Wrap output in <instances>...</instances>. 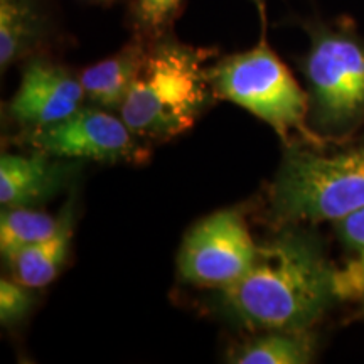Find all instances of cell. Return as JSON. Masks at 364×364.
<instances>
[{
  "label": "cell",
  "instance_id": "obj_13",
  "mask_svg": "<svg viewBox=\"0 0 364 364\" xmlns=\"http://www.w3.org/2000/svg\"><path fill=\"white\" fill-rule=\"evenodd\" d=\"M39 16L31 0H0V66H9L33 49L39 36Z\"/></svg>",
  "mask_w": 364,
  "mask_h": 364
},
{
  "label": "cell",
  "instance_id": "obj_10",
  "mask_svg": "<svg viewBox=\"0 0 364 364\" xmlns=\"http://www.w3.org/2000/svg\"><path fill=\"white\" fill-rule=\"evenodd\" d=\"M147 51L142 44L125 46L122 51L81 71L85 98L95 107L118 112L134 88Z\"/></svg>",
  "mask_w": 364,
  "mask_h": 364
},
{
  "label": "cell",
  "instance_id": "obj_2",
  "mask_svg": "<svg viewBox=\"0 0 364 364\" xmlns=\"http://www.w3.org/2000/svg\"><path fill=\"white\" fill-rule=\"evenodd\" d=\"M364 208V139L322 152L289 144L270 188V215L280 226L339 221Z\"/></svg>",
  "mask_w": 364,
  "mask_h": 364
},
{
  "label": "cell",
  "instance_id": "obj_17",
  "mask_svg": "<svg viewBox=\"0 0 364 364\" xmlns=\"http://www.w3.org/2000/svg\"><path fill=\"white\" fill-rule=\"evenodd\" d=\"M182 0H139L136 21L147 31H159L169 24Z\"/></svg>",
  "mask_w": 364,
  "mask_h": 364
},
{
  "label": "cell",
  "instance_id": "obj_15",
  "mask_svg": "<svg viewBox=\"0 0 364 364\" xmlns=\"http://www.w3.org/2000/svg\"><path fill=\"white\" fill-rule=\"evenodd\" d=\"M336 235L343 245L349 262L339 270L341 299L364 297V208L336 221Z\"/></svg>",
  "mask_w": 364,
  "mask_h": 364
},
{
  "label": "cell",
  "instance_id": "obj_3",
  "mask_svg": "<svg viewBox=\"0 0 364 364\" xmlns=\"http://www.w3.org/2000/svg\"><path fill=\"white\" fill-rule=\"evenodd\" d=\"M208 53L166 43L147 53L134 88L118 110L145 140H171L193 129L213 97Z\"/></svg>",
  "mask_w": 364,
  "mask_h": 364
},
{
  "label": "cell",
  "instance_id": "obj_7",
  "mask_svg": "<svg viewBox=\"0 0 364 364\" xmlns=\"http://www.w3.org/2000/svg\"><path fill=\"white\" fill-rule=\"evenodd\" d=\"M255 243L243 211L223 209L213 213L186 235L179 252V277L203 289H226L255 263Z\"/></svg>",
  "mask_w": 364,
  "mask_h": 364
},
{
  "label": "cell",
  "instance_id": "obj_11",
  "mask_svg": "<svg viewBox=\"0 0 364 364\" xmlns=\"http://www.w3.org/2000/svg\"><path fill=\"white\" fill-rule=\"evenodd\" d=\"M75 226V199L66 203L59 215L58 230L51 236L31 245L7 260L12 279L29 289H43L56 279L71 248Z\"/></svg>",
  "mask_w": 364,
  "mask_h": 364
},
{
  "label": "cell",
  "instance_id": "obj_12",
  "mask_svg": "<svg viewBox=\"0 0 364 364\" xmlns=\"http://www.w3.org/2000/svg\"><path fill=\"white\" fill-rule=\"evenodd\" d=\"M317 339L309 331H260L235 346L228 363L235 364H306L316 358Z\"/></svg>",
  "mask_w": 364,
  "mask_h": 364
},
{
  "label": "cell",
  "instance_id": "obj_14",
  "mask_svg": "<svg viewBox=\"0 0 364 364\" xmlns=\"http://www.w3.org/2000/svg\"><path fill=\"white\" fill-rule=\"evenodd\" d=\"M59 216L39 211L36 206L2 208L0 215V252L11 260L14 255L39 243L58 230Z\"/></svg>",
  "mask_w": 364,
  "mask_h": 364
},
{
  "label": "cell",
  "instance_id": "obj_16",
  "mask_svg": "<svg viewBox=\"0 0 364 364\" xmlns=\"http://www.w3.org/2000/svg\"><path fill=\"white\" fill-rule=\"evenodd\" d=\"M34 289L14 279L0 280V322L4 327L19 326L34 307Z\"/></svg>",
  "mask_w": 364,
  "mask_h": 364
},
{
  "label": "cell",
  "instance_id": "obj_18",
  "mask_svg": "<svg viewBox=\"0 0 364 364\" xmlns=\"http://www.w3.org/2000/svg\"><path fill=\"white\" fill-rule=\"evenodd\" d=\"M359 302H361V306H363V312H364V297H363L361 300H359Z\"/></svg>",
  "mask_w": 364,
  "mask_h": 364
},
{
  "label": "cell",
  "instance_id": "obj_1",
  "mask_svg": "<svg viewBox=\"0 0 364 364\" xmlns=\"http://www.w3.org/2000/svg\"><path fill=\"white\" fill-rule=\"evenodd\" d=\"M339 299V270L322 243L300 225H290L258 245L252 268L218 290L216 304L245 329L309 331Z\"/></svg>",
  "mask_w": 364,
  "mask_h": 364
},
{
  "label": "cell",
  "instance_id": "obj_5",
  "mask_svg": "<svg viewBox=\"0 0 364 364\" xmlns=\"http://www.w3.org/2000/svg\"><path fill=\"white\" fill-rule=\"evenodd\" d=\"M208 81L213 98L245 108L270 125L287 145L297 135L306 144L324 147L309 127L307 91L265 41L223 58L208 70Z\"/></svg>",
  "mask_w": 364,
  "mask_h": 364
},
{
  "label": "cell",
  "instance_id": "obj_9",
  "mask_svg": "<svg viewBox=\"0 0 364 364\" xmlns=\"http://www.w3.org/2000/svg\"><path fill=\"white\" fill-rule=\"evenodd\" d=\"M73 164L34 152L29 156L2 154L0 204L2 208L39 206L59 194L73 176Z\"/></svg>",
  "mask_w": 364,
  "mask_h": 364
},
{
  "label": "cell",
  "instance_id": "obj_8",
  "mask_svg": "<svg viewBox=\"0 0 364 364\" xmlns=\"http://www.w3.org/2000/svg\"><path fill=\"white\" fill-rule=\"evenodd\" d=\"M80 76L46 59H34L22 73L21 85L9 103L12 120L29 129L54 125L83 107Z\"/></svg>",
  "mask_w": 364,
  "mask_h": 364
},
{
  "label": "cell",
  "instance_id": "obj_4",
  "mask_svg": "<svg viewBox=\"0 0 364 364\" xmlns=\"http://www.w3.org/2000/svg\"><path fill=\"white\" fill-rule=\"evenodd\" d=\"M302 71L314 135L351 136L364 124V39L346 24L314 26Z\"/></svg>",
  "mask_w": 364,
  "mask_h": 364
},
{
  "label": "cell",
  "instance_id": "obj_6",
  "mask_svg": "<svg viewBox=\"0 0 364 364\" xmlns=\"http://www.w3.org/2000/svg\"><path fill=\"white\" fill-rule=\"evenodd\" d=\"M21 140L34 152L66 161L144 164L150 154L120 113L95 105L54 125L26 130Z\"/></svg>",
  "mask_w": 364,
  "mask_h": 364
},
{
  "label": "cell",
  "instance_id": "obj_19",
  "mask_svg": "<svg viewBox=\"0 0 364 364\" xmlns=\"http://www.w3.org/2000/svg\"><path fill=\"white\" fill-rule=\"evenodd\" d=\"M257 2H258V4H260V6H262V2H263V0H257Z\"/></svg>",
  "mask_w": 364,
  "mask_h": 364
}]
</instances>
